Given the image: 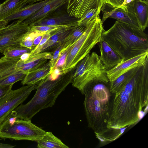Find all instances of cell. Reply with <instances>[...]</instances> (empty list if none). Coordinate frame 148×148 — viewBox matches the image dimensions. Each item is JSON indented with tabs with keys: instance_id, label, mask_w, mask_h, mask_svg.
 Returning <instances> with one entry per match:
<instances>
[{
	"instance_id": "cell-15",
	"label": "cell",
	"mask_w": 148,
	"mask_h": 148,
	"mask_svg": "<svg viewBox=\"0 0 148 148\" xmlns=\"http://www.w3.org/2000/svg\"><path fill=\"white\" fill-rule=\"evenodd\" d=\"M110 6L111 8H109V10H103L101 20L103 23L108 18H113L118 21L140 28L138 23L133 15L121 8H113Z\"/></svg>"
},
{
	"instance_id": "cell-38",
	"label": "cell",
	"mask_w": 148,
	"mask_h": 148,
	"mask_svg": "<svg viewBox=\"0 0 148 148\" xmlns=\"http://www.w3.org/2000/svg\"><path fill=\"white\" fill-rule=\"evenodd\" d=\"M15 145L0 143V148H12Z\"/></svg>"
},
{
	"instance_id": "cell-29",
	"label": "cell",
	"mask_w": 148,
	"mask_h": 148,
	"mask_svg": "<svg viewBox=\"0 0 148 148\" xmlns=\"http://www.w3.org/2000/svg\"><path fill=\"white\" fill-rule=\"evenodd\" d=\"M30 31H31L38 32H51L60 28L65 27L59 26H30Z\"/></svg>"
},
{
	"instance_id": "cell-28",
	"label": "cell",
	"mask_w": 148,
	"mask_h": 148,
	"mask_svg": "<svg viewBox=\"0 0 148 148\" xmlns=\"http://www.w3.org/2000/svg\"><path fill=\"white\" fill-rule=\"evenodd\" d=\"M26 74L21 72L14 74L0 81V85L14 84L15 83L23 80Z\"/></svg>"
},
{
	"instance_id": "cell-22",
	"label": "cell",
	"mask_w": 148,
	"mask_h": 148,
	"mask_svg": "<svg viewBox=\"0 0 148 148\" xmlns=\"http://www.w3.org/2000/svg\"><path fill=\"white\" fill-rule=\"evenodd\" d=\"M26 0H7L0 5V20L12 14L26 5Z\"/></svg>"
},
{
	"instance_id": "cell-8",
	"label": "cell",
	"mask_w": 148,
	"mask_h": 148,
	"mask_svg": "<svg viewBox=\"0 0 148 148\" xmlns=\"http://www.w3.org/2000/svg\"><path fill=\"white\" fill-rule=\"evenodd\" d=\"M37 87V84L28 85L12 90L0 99V125L16 107L22 104Z\"/></svg>"
},
{
	"instance_id": "cell-31",
	"label": "cell",
	"mask_w": 148,
	"mask_h": 148,
	"mask_svg": "<svg viewBox=\"0 0 148 148\" xmlns=\"http://www.w3.org/2000/svg\"><path fill=\"white\" fill-rule=\"evenodd\" d=\"M51 35V32L47 33L44 34L39 44L30 53V57L40 53L41 48L46 42Z\"/></svg>"
},
{
	"instance_id": "cell-20",
	"label": "cell",
	"mask_w": 148,
	"mask_h": 148,
	"mask_svg": "<svg viewBox=\"0 0 148 148\" xmlns=\"http://www.w3.org/2000/svg\"><path fill=\"white\" fill-rule=\"evenodd\" d=\"M77 27H63L51 32V36L41 48L40 53L51 47L54 49Z\"/></svg>"
},
{
	"instance_id": "cell-39",
	"label": "cell",
	"mask_w": 148,
	"mask_h": 148,
	"mask_svg": "<svg viewBox=\"0 0 148 148\" xmlns=\"http://www.w3.org/2000/svg\"><path fill=\"white\" fill-rule=\"evenodd\" d=\"M30 53H26L22 55L20 57V59L23 61L27 60L30 57Z\"/></svg>"
},
{
	"instance_id": "cell-1",
	"label": "cell",
	"mask_w": 148,
	"mask_h": 148,
	"mask_svg": "<svg viewBox=\"0 0 148 148\" xmlns=\"http://www.w3.org/2000/svg\"><path fill=\"white\" fill-rule=\"evenodd\" d=\"M148 103V58L127 83L114 94L110 104L108 129H119L136 123Z\"/></svg>"
},
{
	"instance_id": "cell-41",
	"label": "cell",
	"mask_w": 148,
	"mask_h": 148,
	"mask_svg": "<svg viewBox=\"0 0 148 148\" xmlns=\"http://www.w3.org/2000/svg\"><path fill=\"white\" fill-rule=\"evenodd\" d=\"M44 0H26L25 4L26 5L28 4V5H31L34 3Z\"/></svg>"
},
{
	"instance_id": "cell-12",
	"label": "cell",
	"mask_w": 148,
	"mask_h": 148,
	"mask_svg": "<svg viewBox=\"0 0 148 148\" xmlns=\"http://www.w3.org/2000/svg\"><path fill=\"white\" fill-rule=\"evenodd\" d=\"M148 52H147L123 60L112 69L107 70V76L109 82L114 80L128 71L143 65L148 57Z\"/></svg>"
},
{
	"instance_id": "cell-43",
	"label": "cell",
	"mask_w": 148,
	"mask_h": 148,
	"mask_svg": "<svg viewBox=\"0 0 148 148\" xmlns=\"http://www.w3.org/2000/svg\"><path fill=\"white\" fill-rule=\"evenodd\" d=\"M144 0L145 1H146L147 2H148V0Z\"/></svg>"
},
{
	"instance_id": "cell-5",
	"label": "cell",
	"mask_w": 148,
	"mask_h": 148,
	"mask_svg": "<svg viewBox=\"0 0 148 148\" xmlns=\"http://www.w3.org/2000/svg\"><path fill=\"white\" fill-rule=\"evenodd\" d=\"M103 24L99 15L85 26V30L82 36L71 45L62 68V74L67 73L74 69L100 41L104 30Z\"/></svg>"
},
{
	"instance_id": "cell-23",
	"label": "cell",
	"mask_w": 148,
	"mask_h": 148,
	"mask_svg": "<svg viewBox=\"0 0 148 148\" xmlns=\"http://www.w3.org/2000/svg\"><path fill=\"white\" fill-rule=\"evenodd\" d=\"M38 148H68L59 138L50 132H46L42 138L37 141Z\"/></svg>"
},
{
	"instance_id": "cell-6",
	"label": "cell",
	"mask_w": 148,
	"mask_h": 148,
	"mask_svg": "<svg viewBox=\"0 0 148 148\" xmlns=\"http://www.w3.org/2000/svg\"><path fill=\"white\" fill-rule=\"evenodd\" d=\"M107 71L100 56L96 52L88 54L75 67L72 85L80 91L87 83L93 80L109 83Z\"/></svg>"
},
{
	"instance_id": "cell-10",
	"label": "cell",
	"mask_w": 148,
	"mask_h": 148,
	"mask_svg": "<svg viewBox=\"0 0 148 148\" xmlns=\"http://www.w3.org/2000/svg\"><path fill=\"white\" fill-rule=\"evenodd\" d=\"M54 12L46 15L31 26H78L77 22L79 19L69 15L67 12L64 11Z\"/></svg>"
},
{
	"instance_id": "cell-4",
	"label": "cell",
	"mask_w": 148,
	"mask_h": 148,
	"mask_svg": "<svg viewBox=\"0 0 148 148\" xmlns=\"http://www.w3.org/2000/svg\"><path fill=\"white\" fill-rule=\"evenodd\" d=\"M74 69L61 75L57 79L52 80L48 76L37 85L34 96L27 103L21 104L10 113L17 119L31 121L41 110L53 106L57 98L67 86L71 83Z\"/></svg>"
},
{
	"instance_id": "cell-37",
	"label": "cell",
	"mask_w": 148,
	"mask_h": 148,
	"mask_svg": "<svg viewBox=\"0 0 148 148\" xmlns=\"http://www.w3.org/2000/svg\"><path fill=\"white\" fill-rule=\"evenodd\" d=\"M46 33H43L41 34L36 37L34 39L33 41V50L39 44L41 40L43 35Z\"/></svg>"
},
{
	"instance_id": "cell-14",
	"label": "cell",
	"mask_w": 148,
	"mask_h": 148,
	"mask_svg": "<svg viewBox=\"0 0 148 148\" xmlns=\"http://www.w3.org/2000/svg\"><path fill=\"white\" fill-rule=\"evenodd\" d=\"M98 43L101 53L100 58L107 70L112 69L123 60L106 41L101 39Z\"/></svg>"
},
{
	"instance_id": "cell-2",
	"label": "cell",
	"mask_w": 148,
	"mask_h": 148,
	"mask_svg": "<svg viewBox=\"0 0 148 148\" xmlns=\"http://www.w3.org/2000/svg\"><path fill=\"white\" fill-rule=\"evenodd\" d=\"M109 83L93 80L87 83L80 90L85 96L84 105L88 126L94 131L96 136L108 130L109 108L112 95Z\"/></svg>"
},
{
	"instance_id": "cell-17",
	"label": "cell",
	"mask_w": 148,
	"mask_h": 148,
	"mask_svg": "<svg viewBox=\"0 0 148 148\" xmlns=\"http://www.w3.org/2000/svg\"><path fill=\"white\" fill-rule=\"evenodd\" d=\"M68 0H51L35 13L27 18L23 22L29 26L41 19L46 15L55 11L67 3Z\"/></svg>"
},
{
	"instance_id": "cell-13",
	"label": "cell",
	"mask_w": 148,
	"mask_h": 148,
	"mask_svg": "<svg viewBox=\"0 0 148 148\" xmlns=\"http://www.w3.org/2000/svg\"><path fill=\"white\" fill-rule=\"evenodd\" d=\"M121 8L133 15L140 29L144 31L148 27V2L143 0H133Z\"/></svg>"
},
{
	"instance_id": "cell-27",
	"label": "cell",
	"mask_w": 148,
	"mask_h": 148,
	"mask_svg": "<svg viewBox=\"0 0 148 148\" xmlns=\"http://www.w3.org/2000/svg\"><path fill=\"white\" fill-rule=\"evenodd\" d=\"M101 10L97 8L89 10L78 20V26H86L92 20L99 15Z\"/></svg>"
},
{
	"instance_id": "cell-32",
	"label": "cell",
	"mask_w": 148,
	"mask_h": 148,
	"mask_svg": "<svg viewBox=\"0 0 148 148\" xmlns=\"http://www.w3.org/2000/svg\"><path fill=\"white\" fill-rule=\"evenodd\" d=\"M71 45L66 48L61 53L54 68H60L62 70V67L65 64L67 56L71 49Z\"/></svg>"
},
{
	"instance_id": "cell-21",
	"label": "cell",
	"mask_w": 148,
	"mask_h": 148,
	"mask_svg": "<svg viewBox=\"0 0 148 148\" xmlns=\"http://www.w3.org/2000/svg\"><path fill=\"white\" fill-rule=\"evenodd\" d=\"M20 59V58H11L4 56L0 59V81L11 75L21 72L16 66L17 63Z\"/></svg>"
},
{
	"instance_id": "cell-36",
	"label": "cell",
	"mask_w": 148,
	"mask_h": 148,
	"mask_svg": "<svg viewBox=\"0 0 148 148\" xmlns=\"http://www.w3.org/2000/svg\"><path fill=\"white\" fill-rule=\"evenodd\" d=\"M106 4L113 8L119 7L121 6L124 0H106Z\"/></svg>"
},
{
	"instance_id": "cell-16",
	"label": "cell",
	"mask_w": 148,
	"mask_h": 148,
	"mask_svg": "<svg viewBox=\"0 0 148 148\" xmlns=\"http://www.w3.org/2000/svg\"><path fill=\"white\" fill-rule=\"evenodd\" d=\"M52 52H41L29 57L26 60L20 59V70L25 73L38 68L45 64L47 59H50Z\"/></svg>"
},
{
	"instance_id": "cell-42",
	"label": "cell",
	"mask_w": 148,
	"mask_h": 148,
	"mask_svg": "<svg viewBox=\"0 0 148 148\" xmlns=\"http://www.w3.org/2000/svg\"><path fill=\"white\" fill-rule=\"evenodd\" d=\"M133 0H124L123 2L120 6L124 5L128 3H129Z\"/></svg>"
},
{
	"instance_id": "cell-40",
	"label": "cell",
	"mask_w": 148,
	"mask_h": 148,
	"mask_svg": "<svg viewBox=\"0 0 148 148\" xmlns=\"http://www.w3.org/2000/svg\"><path fill=\"white\" fill-rule=\"evenodd\" d=\"M8 23V21L4 20H0V30L7 26Z\"/></svg>"
},
{
	"instance_id": "cell-11",
	"label": "cell",
	"mask_w": 148,
	"mask_h": 148,
	"mask_svg": "<svg viewBox=\"0 0 148 148\" xmlns=\"http://www.w3.org/2000/svg\"><path fill=\"white\" fill-rule=\"evenodd\" d=\"M106 3V0H68L66 12L69 15L79 19L92 9L97 8L101 10Z\"/></svg>"
},
{
	"instance_id": "cell-34",
	"label": "cell",
	"mask_w": 148,
	"mask_h": 148,
	"mask_svg": "<svg viewBox=\"0 0 148 148\" xmlns=\"http://www.w3.org/2000/svg\"><path fill=\"white\" fill-rule=\"evenodd\" d=\"M62 74V70L60 68H56L47 77L50 79L54 80L57 79Z\"/></svg>"
},
{
	"instance_id": "cell-33",
	"label": "cell",
	"mask_w": 148,
	"mask_h": 148,
	"mask_svg": "<svg viewBox=\"0 0 148 148\" xmlns=\"http://www.w3.org/2000/svg\"><path fill=\"white\" fill-rule=\"evenodd\" d=\"M13 85H0V99L12 90Z\"/></svg>"
},
{
	"instance_id": "cell-19",
	"label": "cell",
	"mask_w": 148,
	"mask_h": 148,
	"mask_svg": "<svg viewBox=\"0 0 148 148\" xmlns=\"http://www.w3.org/2000/svg\"><path fill=\"white\" fill-rule=\"evenodd\" d=\"M51 0H46L25 6L4 19L9 22L16 19L23 21L35 13Z\"/></svg>"
},
{
	"instance_id": "cell-25",
	"label": "cell",
	"mask_w": 148,
	"mask_h": 148,
	"mask_svg": "<svg viewBox=\"0 0 148 148\" xmlns=\"http://www.w3.org/2000/svg\"><path fill=\"white\" fill-rule=\"evenodd\" d=\"M85 28V26H80L73 29L61 42L62 48L60 51V54L78 39L84 32Z\"/></svg>"
},
{
	"instance_id": "cell-9",
	"label": "cell",
	"mask_w": 148,
	"mask_h": 148,
	"mask_svg": "<svg viewBox=\"0 0 148 148\" xmlns=\"http://www.w3.org/2000/svg\"><path fill=\"white\" fill-rule=\"evenodd\" d=\"M30 28V26L18 20L0 29V53H3L10 47L20 44Z\"/></svg>"
},
{
	"instance_id": "cell-30",
	"label": "cell",
	"mask_w": 148,
	"mask_h": 148,
	"mask_svg": "<svg viewBox=\"0 0 148 148\" xmlns=\"http://www.w3.org/2000/svg\"><path fill=\"white\" fill-rule=\"evenodd\" d=\"M61 43L58 44L54 49L52 52V57L49 60L50 65V73L54 69L60 55L61 49Z\"/></svg>"
},
{
	"instance_id": "cell-24",
	"label": "cell",
	"mask_w": 148,
	"mask_h": 148,
	"mask_svg": "<svg viewBox=\"0 0 148 148\" xmlns=\"http://www.w3.org/2000/svg\"><path fill=\"white\" fill-rule=\"evenodd\" d=\"M138 67L128 71L114 80L110 82L109 86L110 92L114 94L123 87L133 77Z\"/></svg>"
},
{
	"instance_id": "cell-35",
	"label": "cell",
	"mask_w": 148,
	"mask_h": 148,
	"mask_svg": "<svg viewBox=\"0 0 148 148\" xmlns=\"http://www.w3.org/2000/svg\"><path fill=\"white\" fill-rule=\"evenodd\" d=\"M33 41L27 37L25 36L20 43V45L25 47L33 50Z\"/></svg>"
},
{
	"instance_id": "cell-26",
	"label": "cell",
	"mask_w": 148,
	"mask_h": 148,
	"mask_svg": "<svg viewBox=\"0 0 148 148\" xmlns=\"http://www.w3.org/2000/svg\"><path fill=\"white\" fill-rule=\"evenodd\" d=\"M32 50L23 47L20 44L13 46L7 49L3 52L5 57L11 58H20L23 54L30 53Z\"/></svg>"
},
{
	"instance_id": "cell-3",
	"label": "cell",
	"mask_w": 148,
	"mask_h": 148,
	"mask_svg": "<svg viewBox=\"0 0 148 148\" xmlns=\"http://www.w3.org/2000/svg\"><path fill=\"white\" fill-rule=\"evenodd\" d=\"M101 39L125 60L148 52L147 35L140 28L117 21L103 31Z\"/></svg>"
},
{
	"instance_id": "cell-18",
	"label": "cell",
	"mask_w": 148,
	"mask_h": 148,
	"mask_svg": "<svg viewBox=\"0 0 148 148\" xmlns=\"http://www.w3.org/2000/svg\"><path fill=\"white\" fill-rule=\"evenodd\" d=\"M50 73L49 61L40 67L29 72L27 74L21 84L25 85L37 84Z\"/></svg>"
},
{
	"instance_id": "cell-7",
	"label": "cell",
	"mask_w": 148,
	"mask_h": 148,
	"mask_svg": "<svg viewBox=\"0 0 148 148\" xmlns=\"http://www.w3.org/2000/svg\"><path fill=\"white\" fill-rule=\"evenodd\" d=\"M46 132L31 121L17 119L10 114L0 125V137L37 141Z\"/></svg>"
}]
</instances>
